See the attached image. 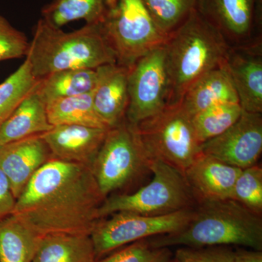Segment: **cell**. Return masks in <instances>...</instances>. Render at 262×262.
Here are the masks:
<instances>
[{
  "label": "cell",
  "instance_id": "cell-1",
  "mask_svg": "<svg viewBox=\"0 0 262 262\" xmlns=\"http://www.w3.org/2000/svg\"><path fill=\"white\" fill-rule=\"evenodd\" d=\"M105 198L91 167L52 157L17 198L13 215L41 236L91 234Z\"/></svg>",
  "mask_w": 262,
  "mask_h": 262
},
{
  "label": "cell",
  "instance_id": "cell-2",
  "mask_svg": "<svg viewBox=\"0 0 262 262\" xmlns=\"http://www.w3.org/2000/svg\"><path fill=\"white\" fill-rule=\"evenodd\" d=\"M147 241L155 248L239 246L262 251L261 215L232 199L201 202L184 228Z\"/></svg>",
  "mask_w": 262,
  "mask_h": 262
},
{
  "label": "cell",
  "instance_id": "cell-3",
  "mask_svg": "<svg viewBox=\"0 0 262 262\" xmlns=\"http://www.w3.org/2000/svg\"><path fill=\"white\" fill-rule=\"evenodd\" d=\"M229 46L221 33L193 10L164 43L168 103L179 102L196 80L225 61Z\"/></svg>",
  "mask_w": 262,
  "mask_h": 262
},
{
  "label": "cell",
  "instance_id": "cell-4",
  "mask_svg": "<svg viewBox=\"0 0 262 262\" xmlns=\"http://www.w3.org/2000/svg\"><path fill=\"white\" fill-rule=\"evenodd\" d=\"M26 58L39 79L53 72L75 69L96 70L117 63L116 56L101 24H85L72 32L38 20Z\"/></svg>",
  "mask_w": 262,
  "mask_h": 262
},
{
  "label": "cell",
  "instance_id": "cell-5",
  "mask_svg": "<svg viewBox=\"0 0 262 262\" xmlns=\"http://www.w3.org/2000/svg\"><path fill=\"white\" fill-rule=\"evenodd\" d=\"M149 169L152 179L144 187L131 194H115L105 198L98 209L99 220L117 212L160 215L196 206L198 201L184 174L153 158Z\"/></svg>",
  "mask_w": 262,
  "mask_h": 262
},
{
  "label": "cell",
  "instance_id": "cell-6",
  "mask_svg": "<svg viewBox=\"0 0 262 262\" xmlns=\"http://www.w3.org/2000/svg\"><path fill=\"white\" fill-rule=\"evenodd\" d=\"M135 126L149 156L183 174L201 153V143L196 137L192 117L180 101L167 104Z\"/></svg>",
  "mask_w": 262,
  "mask_h": 262
},
{
  "label": "cell",
  "instance_id": "cell-7",
  "mask_svg": "<svg viewBox=\"0 0 262 262\" xmlns=\"http://www.w3.org/2000/svg\"><path fill=\"white\" fill-rule=\"evenodd\" d=\"M152 158L143 146L135 125L124 120L108 129L91 165L104 198L150 172Z\"/></svg>",
  "mask_w": 262,
  "mask_h": 262
},
{
  "label": "cell",
  "instance_id": "cell-8",
  "mask_svg": "<svg viewBox=\"0 0 262 262\" xmlns=\"http://www.w3.org/2000/svg\"><path fill=\"white\" fill-rule=\"evenodd\" d=\"M100 24L115 52L117 64L129 68L163 46L168 37L155 26L142 0H115Z\"/></svg>",
  "mask_w": 262,
  "mask_h": 262
},
{
  "label": "cell",
  "instance_id": "cell-9",
  "mask_svg": "<svg viewBox=\"0 0 262 262\" xmlns=\"http://www.w3.org/2000/svg\"><path fill=\"white\" fill-rule=\"evenodd\" d=\"M194 208L160 215L117 212L98 221L90 234L96 257L130 243L178 232L191 220Z\"/></svg>",
  "mask_w": 262,
  "mask_h": 262
},
{
  "label": "cell",
  "instance_id": "cell-10",
  "mask_svg": "<svg viewBox=\"0 0 262 262\" xmlns=\"http://www.w3.org/2000/svg\"><path fill=\"white\" fill-rule=\"evenodd\" d=\"M169 83L163 46L141 57L130 68L125 119L136 125L168 103Z\"/></svg>",
  "mask_w": 262,
  "mask_h": 262
},
{
  "label": "cell",
  "instance_id": "cell-11",
  "mask_svg": "<svg viewBox=\"0 0 262 262\" xmlns=\"http://www.w3.org/2000/svg\"><path fill=\"white\" fill-rule=\"evenodd\" d=\"M196 8L229 47L261 41L262 0H196Z\"/></svg>",
  "mask_w": 262,
  "mask_h": 262
},
{
  "label": "cell",
  "instance_id": "cell-12",
  "mask_svg": "<svg viewBox=\"0 0 262 262\" xmlns=\"http://www.w3.org/2000/svg\"><path fill=\"white\" fill-rule=\"evenodd\" d=\"M262 151V114L243 111L225 132L203 143L201 152L244 169L257 164Z\"/></svg>",
  "mask_w": 262,
  "mask_h": 262
},
{
  "label": "cell",
  "instance_id": "cell-13",
  "mask_svg": "<svg viewBox=\"0 0 262 262\" xmlns=\"http://www.w3.org/2000/svg\"><path fill=\"white\" fill-rule=\"evenodd\" d=\"M224 66L243 111L262 113V41L229 47Z\"/></svg>",
  "mask_w": 262,
  "mask_h": 262
},
{
  "label": "cell",
  "instance_id": "cell-14",
  "mask_svg": "<svg viewBox=\"0 0 262 262\" xmlns=\"http://www.w3.org/2000/svg\"><path fill=\"white\" fill-rule=\"evenodd\" d=\"M51 158L42 135L0 146V168L9 181L16 200L34 174Z\"/></svg>",
  "mask_w": 262,
  "mask_h": 262
},
{
  "label": "cell",
  "instance_id": "cell-15",
  "mask_svg": "<svg viewBox=\"0 0 262 262\" xmlns=\"http://www.w3.org/2000/svg\"><path fill=\"white\" fill-rule=\"evenodd\" d=\"M108 129L62 125L42 136L53 158L91 167Z\"/></svg>",
  "mask_w": 262,
  "mask_h": 262
},
{
  "label": "cell",
  "instance_id": "cell-16",
  "mask_svg": "<svg viewBox=\"0 0 262 262\" xmlns=\"http://www.w3.org/2000/svg\"><path fill=\"white\" fill-rule=\"evenodd\" d=\"M241 170L201 152L186 169L184 176L199 203L232 199Z\"/></svg>",
  "mask_w": 262,
  "mask_h": 262
},
{
  "label": "cell",
  "instance_id": "cell-17",
  "mask_svg": "<svg viewBox=\"0 0 262 262\" xmlns=\"http://www.w3.org/2000/svg\"><path fill=\"white\" fill-rule=\"evenodd\" d=\"M130 68L113 63L96 69L93 101L98 115L110 128L126 120Z\"/></svg>",
  "mask_w": 262,
  "mask_h": 262
},
{
  "label": "cell",
  "instance_id": "cell-18",
  "mask_svg": "<svg viewBox=\"0 0 262 262\" xmlns=\"http://www.w3.org/2000/svg\"><path fill=\"white\" fill-rule=\"evenodd\" d=\"M180 103L191 117L220 103H239L237 93L224 63L191 84Z\"/></svg>",
  "mask_w": 262,
  "mask_h": 262
},
{
  "label": "cell",
  "instance_id": "cell-19",
  "mask_svg": "<svg viewBox=\"0 0 262 262\" xmlns=\"http://www.w3.org/2000/svg\"><path fill=\"white\" fill-rule=\"evenodd\" d=\"M53 127L48 121L46 103L34 89L0 127V146L42 135Z\"/></svg>",
  "mask_w": 262,
  "mask_h": 262
},
{
  "label": "cell",
  "instance_id": "cell-20",
  "mask_svg": "<svg viewBox=\"0 0 262 262\" xmlns=\"http://www.w3.org/2000/svg\"><path fill=\"white\" fill-rule=\"evenodd\" d=\"M89 234L58 233L42 236L32 262H96Z\"/></svg>",
  "mask_w": 262,
  "mask_h": 262
},
{
  "label": "cell",
  "instance_id": "cell-21",
  "mask_svg": "<svg viewBox=\"0 0 262 262\" xmlns=\"http://www.w3.org/2000/svg\"><path fill=\"white\" fill-rule=\"evenodd\" d=\"M96 81V69L62 70L38 79L35 90L47 105L56 100L92 93Z\"/></svg>",
  "mask_w": 262,
  "mask_h": 262
},
{
  "label": "cell",
  "instance_id": "cell-22",
  "mask_svg": "<svg viewBox=\"0 0 262 262\" xmlns=\"http://www.w3.org/2000/svg\"><path fill=\"white\" fill-rule=\"evenodd\" d=\"M115 0H52L41 10L46 23L61 28L75 20L100 24L106 18Z\"/></svg>",
  "mask_w": 262,
  "mask_h": 262
},
{
  "label": "cell",
  "instance_id": "cell-23",
  "mask_svg": "<svg viewBox=\"0 0 262 262\" xmlns=\"http://www.w3.org/2000/svg\"><path fill=\"white\" fill-rule=\"evenodd\" d=\"M42 236L14 215L0 220V262H32Z\"/></svg>",
  "mask_w": 262,
  "mask_h": 262
},
{
  "label": "cell",
  "instance_id": "cell-24",
  "mask_svg": "<svg viewBox=\"0 0 262 262\" xmlns=\"http://www.w3.org/2000/svg\"><path fill=\"white\" fill-rule=\"evenodd\" d=\"M46 112L53 126L76 125L110 128L95 108L92 93L56 100L46 105Z\"/></svg>",
  "mask_w": 262,
  "mask_h": 262
},
{
  "label": "cell",
  "instance_id": "cell-25",
  "mask_svg": "<svg viewBox=\"0 0 262 262\" xmlns=\"http://www.w3.org/2000/svg\"><path fill=\"white\" fill-rule=\"evenodd\" d=\"M243 113L238 103H225L206 108L192 117L193 127L201 143L217 137L237 122Z\"/></svg>",
  "mask_w": 262,
  "mask_h": 262
},
{
  "label": "cell",
  "instance_id": "cell-26",
  "mask_svg": "<svg viewBox=\"0 0 262 262\" xmlns=\"http://www.w3.org/2000/svg\"><path fill=\"white\" fill-rule=\"evenodd\" d=\"M37 82L26 58L18 70L0 84V127L35 89Z\"/></svg>",
  "mask_w": 262,
  "mask_h": 262
},
{
  "label": "cell",
  "instance_id": "cell-27",
  "mask_svg": "<svg viewBox=\"0 0 262 262\" xmlns=\"http://www.w3.org/2000/svg\"><path fill=\"white\" fill-rule=\"evenodd\" d=\"M160 32L168 36L195 9L196 0H142Z\"/></svg>",
  "mask_w": 262,
  "mask_h": 262
},
{
  "label": "cell",
  "instance_id": "cell-28",
  "mask_svg": "<svg viewBox=\"0 0 262 262\" xmlns=\"http://www.w3.org/2000/svg\"><path fill=\"white\" fill-rule=\"evenodd\" d=\"M232 200L261 215L262 168L258 164L241 170L234 185Z\"/></svg>",
  "mask_w": 262,
  "mask_h": 262
},
{
  "label": "cell",
  "instance_id": "cell-29",
  "mask_svg": "<svg viewBox=\"0 0 262 262\" xmlns=\"http://www.w3.org/2000/svg\"><path fill=\"white\" fill-rule=\"evenodd\" d=\"M169 248H155L147 239L136 241L100 262H174Z\"/></svg>",
  "mask_w": 262,
  "mask_h": 262
},
{
  "label": "cell",
  "instance_id": "cell-30",
  "mask_svg": "<svg viewBox=\"0 0 262 262\" xmlns=\"http://www.w3.org/2000/svg\"><path fill=\"white\" fill-rule=\"evenodd\" d=\"M29 45L25 34L0 15V61L27 56Z\"/></svg>",
  "mask_w": 262,
  "mask_h": 262
},
{
  "label": "cell",
  "instance_id": "cell-31",
  "mask_svg": "<svg viewBox=\"0 0 262 262\" xmlns=\"http://www.w3.org/2000/svg\"><path fill=\"white\" fill-rule=\"evenodd\" d=\"M235 251L230 246L182 247L177 250V262H233Z\"/></svg>",
  "mask_w": 262,
  "mask_h": 262
},
{
  "label": "cell",
  "instance_id": "cell-32",
  "mask_svg": "<svg viewBox=\"0 0 262 262\" xmlns=\"http://www.w3.org/2000/svg\"><path fill=\"white\" fill-rule=\"evenodd\" d=\"M16 203L9 181L0 168V220L13 214Z\"/></svg>",
  "mask_w": 262,
  "mask_h": 262
},
{
  "label": "cell",
  "instance_id": "cell-33",
  "mask_svg": "<svg viewBox=\"0 0 262 262\" xmlns=\"http://www.w3.org/2000/svg\"><path fill=\"white\" fill-rule=\"evenodd\" d=\"M233 262H262L261 251L253 249L235 251Z\"/></svg>",
  "mask_w": 262,
  "mask_h": 262
},
{
  "label": "cell",
  "instance_id": "cell-34",
  "mask_svg": "<svg viewBox=\"0 0 262 262\" xmlns=\"http://www.w3.org/2000/svg\"><path fill=\"white\" fill-rule=\"evenodd\" d=\"M174 262H177V261H176V260H175V261H174Z\"/></svg>",
  "mask_w": 262,
  "mask_h": 262
},
{
  "label": "cell",
  "instance_id": "cell-35",
  "mask_svg": "<svg viewBox=\"0 0 262 262\" xmlns=\"http://www.w3.org/2000/svg\"></svg>",
  "mask_w": 262,
  "mask_h": 262
}]
</instances>
